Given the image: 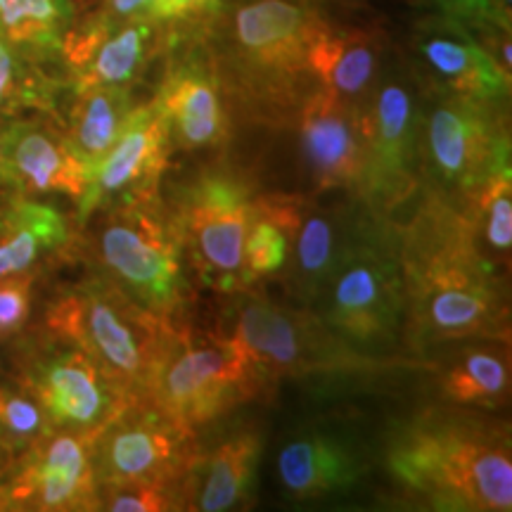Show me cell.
<instances>
[{
  "label": "cell",
  "mask_w": 512,
  "mask_h": 512,
  "mask_svg": "<svg viewBox=\"0 0 512 512\" xmlns=\"http://www.w3.org/2000/svg\"><path fill=\"white\" fill-rule=\"evenodd\" d=\"M38 275H8L0 278V339L8 342L27 328L34 313Z\"/></svg>",
  "instance_id": "34"
},
{
  "label": "cell",
  "mask_w": 512,
  "mask_h": 512,
  "mask_svg": "<svg viewBox=\"0 0 512 512\" xmlns=\"http://www.w3.org/2000/svg\"><path fill=\"white\" fill-rule=\"evenodd\" d=\"M439 389L456 406H503L510 394L508 344L477 339L458 349L439 370Z\"/></svg>",
  "instance_id": "26"
},
{
  "label": "cell",
  "mask_w": 512,
  "mask_h": 512,
  "mask_svg": "<svg viewBox=\"0 0 512 512\" xmlns=\"http://www.w3.org/2000/svg\"><path fill=\"white\" fill-rule=\"evenodd\" d=\"M72 3L76 5V10H79V12H88V10L98 8L100 0H72Z\"/></svg>",
  "instance_id": "39"
},
{
  "label": "cell",
  "mask_w": 512,
  "mask_h": 512,
  "mask_svg": "<svg viewBox=\"0 0 512 512\" xmlns=\"http://www.w3.org/2000/svg\"><path fill=\"white\" fill-rule=\"evenodd\" d=\"M254 192L228 169H204L169 204L185 259L197 278L221 294L242 290V249L254 214Z\"/></svg>",
  "instance_id": "11"
},
{
  "label": "cell",
  "mask_w": 512,
  "mask_h": 512,
  "mask_svg": "<svg viewBox=\"0 0 512 512\" xmlns=\"http://www.w3.org/2000/svg\"><path fill=\"white\" fill-rule=\"evenodd\" d=\"M93 439L50 432L0 467V510L91 512L100 510Z\"/></svg>",
  "instance_id": "14"
},
{
  "label": "cell",
  "mask_w": 512,
  "mask_h": 512,
  "mask_svg": "<svg viewBox=\"0 0 512 512\" xmlns=\"http://www.w3.org/2000/svg\"><path fill=\"white\" fill-rule=\"evenodd\" d=\"M503 105L427 86L418 105L420 188L460 209L508 166L510 126Z\"/></svg>",
  "instance_id": "7"
},
{
  "label": "cell",
  "mask_w": 512,
  "mask_h": 512,
  "mask_svg": "<svg viewBox=\"0 0 512 512\" xmlns=\"http://www.w3.org/2000/svg\"><path fill=\"white\" fill-rule=\"evenodd\" d=\"M171 152L174 147H171L169 131L155 102L133 107L117 143L95 166L88 188L81 202L76 204L79 228L95 211L143 200L159 192Z\"/></svg>",
  "instance_id": "16"
},
{
  "label": "cell",
  "mask_w": 512,
  "mask_h": 512,
  "mask_svg": "<svg viewBox=\"0 0 512 512\" xmlns=\"http://www.w3.org/2000/svg\"><path fill=\"white\" fill-rule=\"evenodd\" d=\"M287 235L280 223L254 197V214L249 221L245 249H242V290L256 280L278 275L287 264Z\"/></svg>",
  "instance_id": "32"
},
{
  "label": "cell",
  "mask_w": 512,
  "mask_h": 512,
  "mask_svg": "<svg viewBox=\"0 0 512 512\" xmlns=\"http://www.w3.org/2000/svg\"><path fill=\"white\" fill-rule=\"evenodd\" d=\"M91 171L64 136L62 119L50 112L12 117L5 138V188L29 197H69L81 202Z\"/></svg>",
  "instance_id": "19"
},
{
  "label": "cell",
  "mask_w": 512,
  "mask_h": 512,
  "mask_svg": "<svg viewBox=\"0 0 512 512\" xmlns=\"http://www.w3.org/2000/svg\"><path fill=\"white\" fill-rule=\"evenodd\" d=\"M162 24L150 17L112 22L98 10L76 17L64 36L60 62L72 91L128 88L143 79L147 64L162 48Z\"/></svg>",
  "instance_id": "15"
},
{
  "label": "cell",
  "mask_w": 512,
  "mask_h": 512,
  "mask_svg": "<svg viewBox=\"0 0 512 512\" xmlns=\"http://www.w3.org/2000/svg\"><path fill=\"white\" fill-rule=\"evenodd\" d=\"M280 489L294 501L347 491L361 477V460L344 439L328 432L294 434L275 460Z\"/></svg>",
  "instance_id": "25"
},
{
  "label": "cell",
  "mask_w": 512,
  "mask_h": 512,
  "mask_svg": "<svg viewBox=\"0 0 512 512\" xmlns=\"http://www.w3.org/2000/svg\"><path fill=\"white\" fill-rule=\"evenodd\" d=\"M318 316L363 351H384L403 332L396 223L366 209L320 292Z\"/></svg>",
  "instance_id": "6"
},
{
  "label": "cell",
  "mask_w": 512,
  "mask_h": 512,
  "mask_svg": "<svg viewBox=\"0 0 512 512\" xmlns=\"http://www.w3.org/2000/svg\"><path fill=\"white\" fill-rule=\"evenodd\" d=\"M152 102L162 114L174 150H216L228 143L226 95L207 46L190 48L169 62Z\"/></svg>",
  "instance_id": "18"
},
{
  "label": "cell",
  "mask_w": 512,
  "mask_h": 512,
  "mask_svg": "<svg viewBox=\"0 0 512 512\" xmlns=\"http://www.w3.org/2000/svg\"><path fill=\"white\" fill-rule=\"evenodd\" d=\"M233 337L268 382L306 375H370L401 366L339 337L318 313L290 309L240 290Z\"/></svg>",
  "instance_id": "10"
},
{
  "label": "cell",
  "mask_w": 512,
  "mask_h": 512,
  "mask_svg": "<svg viewBox=\"0 0 512 512\" xmlns=\"http://www.w3.org/2000/svg\"><path fill=\"white\" fill-rule=\"evenodd\" d=\"M297 117L304 162L316 190H347L356 195L366 159L361 110L316 88Z\"/></svg>",
  "instance_id": "21"
},
{
  "label": "cell",
  "mask_w": 512,
  "mask_h": 512,
  "mask_svg": "<svg viewBox=\"0 0 512 512\" xmlns=\"http://www.w3.org/2000/svg\"><path fill=\"white\" fill-rule=\"evenodd\" d=\"M271 387L233 335L178 325L143 401L197 432Z\"/></svg>",
  "instance_id": "8"
},
{
  "label": "cell",
  "mask_w": 512,
  "mask_h": 512,
  "mask_svg": "<svg viewBox=\"0 0 512 512\" xmlns=\"http://www.w3.org/2000/svg\"><path fill=\"white\" fill-rule=\"evenodd\" d=\"M413 48L430 74V86L465 98L508 102L510 72L463 27V19L451 15L422 19L413 31Z\"/></svg>",
  "instance_id": "20"
},
{
  "label": "cell",
  "mask_w": 512,
  "mask_h": 512,
  "mask_svg": "<svg viewBox=\"0 0 512 512\" xmlns=\"http://www.w3.org/2000/svg\"><path fill=\"white\" fill-rule=\"evenodd\" d=\"M264 439L259 432L228 434L219 444L197 448L181 482V508L200 512H226L254 501Z\"/></svg>",
  "instance_id": "23"
},
{
  "label": "cell",
  "mask_w": 512,
  "mask_h": 512,
  "mask_svg": "<svg viewBox=\"0 0 512 512\" xmlns=\"http://www.w3.org/2000/svg\"><path fill=\"white\" fill-rule=\"evenodd\" d=\"M422 190L413 216L396 223L403 278V332L413 351L434 344L510 342V302L498 273L479 252L463 211Z\"/></svg>",
  "instance_id": "1"
},
{
  "label": "cell",
  "mask_w": 512,
  "mask_h": 512,
  "mask_svg": "<svg viewBox=\"0 0 512 512\" xmlns=\"http://www.w3.org/2000/svg\"><path fill=\"white\" fill-rule=\"evenodd\" d=\"M256 200L287 235L290 254L283 268L287 292L313 306L351 238L358 216L304 195H259Z\"/></svg>",
  "instance_id": "17"
},
{
  "label": "cell",
  "mask_w": 512,
  "mask_h": 512,
  "mask_svg": "<svg viewBox=\"0 0 512 512\" xmlns=\"http://www.w3.org/2000/svg\"><path fill=\"white\" fill-rule=\"evenodd\" d=\"M46 64L0 38V119L24 112L57 114V95L67 81L57 79Z\"/></svg>",
  "instance_id": "30"
},
{
  "label": "cell",
  "mask_w": 512,
  "mask_h": 512,
  "mask_svg": "<svg viewBox=\"0 0 512 512\" xmlns=\"http://www.w3.org/2000/svg\"><path fill=\"white\" fill-rule=\"evenodd\" d=\"M79 17L72 0H0V38L43 62L60 60L67 31Z\"/></svg>",
  "instance_id": "28"
},
{
  "label": "cell",
  "mask_w": 512,
  "mask_h": 512,
  "mask_svg": "<svg viewBox=\"0 0 512 512\" xmlns=\"http://www.w3.org/2000/svg\"><path fill=\"white\" fill-rule=\"evenodd\" d=\"M43 328L86 351L143 401L178 323L147 311L100 271L60 283L43 304Z\"/></svg>",
  "instance_id": "4"
},
{
  "label": "cell",
  "mask_w": 512,
  "mask_h": 512,
  "mask_svg": "<svg viewBox=\"0 0 512 512\" xmlns=\"http://www.w3.org/2000/svg\"><path fill=\"white\" fill-rule=\"evenodd\" d=\"M55 432L43 408L17 382H0V467Z\"/></svg>",
  "instance_id": "31"
},
{
  "label": "cell",
  "mask_w": 512,
  "mask_h": 512,
  "mask_svg": "<svg viewBox=\"0 0 512 512\" xmlns=\"http://www.w3.org/2000/svg\"><path fill=\"white\" fill-rule=\"evenodd\" d=\"M216 5L219 0H155V5L150 8V19L159 24L190 22L207 10H214Z\"/></svg>",
  "instance_id": "36"
},
{
  "label": "cell",
  "mask_w": 512,
  "mask_h": 512,
  "mask_svg": "<svg viewBox=\"0 0 512 512\" xmlns=\"http://www.w3.org/2000/svg\"><path fill=\"white\" fill-rule=\"evenodd\" d=\"M83 226H91L88 247L102 275L155 316H183L192 299L188 259L162 192L95 211Z\"/></svg>",
  "instance_id": "5"
},
{
  "label": "cell",
  "mask_w": 512,
  "mask_h": 512,
  "mask_svg": "<svg viewBox=\"0 0 512 512\" xmlns=\"http://www.w3.org/2000/svg\"><path fill=\"white\" fill-rule=\"evenodd\" d=\"M195 432L176 425L147 401H136L102 430L91 444L98 489L150 484L174 489L195 458Z\"/></svg>",
  "instance_id": "13"
},
{
  "label": "cell",
  "mask_w": 512,
  "mask_h": 512,
  "mask_svg": "<svg viewBox=\"0 0 512 512\" xmlns=\"http://www.w3.org/2000/svg\"><path fill=\"white\" fill-rule=\"evenodd\" d=\"M311 0H242L211 24L209 57L223 95L256 121L278 124L316 91L309 55L325 27Z\"/></svg>",
  "instance_id": "2"
},
{
  "label": "cell",
  "mask_w": 512,
  "mask_h": 512,
  "mask_svg": "<svg viewBox=\"0 0 512 512\" xmlns=\"http://www.w3.org/2000/svg\"><path fill=\"white\" fill-rule=\"evenodd\" d=\"M384 53V36L373 29L332 27L328 22L313 43L309 67L318 88L363 110L373 91Z\"/></svg>",
  "instance_id": "24"
},
{
  "label": "cell",
  "mask_w": 512,
  "mask_h": 512,
  "mask_svg": "<svg viewBox=\"0 0 512 512\" xmlns=\"http://www.w3.org/2000/svg\"><path fill=\"white\" fill-rule=\"evenodd\" d=\"M79 230L53 202L22 192L0 195V278L41 275L74 254Z\"/></svg>",
  "instance_id": "22"
},
{
  "label": "cell",
  "mask_w": 512,
  "mask_h": 512,
  "mask_svg": "<svg viewBox=\"0 0 512 512\" xmlns=\"http://www.w3.org/2000/svg\"><path fill=\"white\" fill-rule=\"evenodd\" d=\"M344 3H351V0H344Z\"/></svg>",
  "instance_id": "40"
},
{
  "label": "cell",
  "mask_w": 512,
  "mask_h": 512,
  "mask_svg": "<svg viewBox=\"0 0 512 512\" xmlns=\"http://www.w3.org/2000/svg\"><path fill=\"white\" fill-rule=\"evenodd\" d=\"M387 467L396 484L432 508L512 510L510 437L501 422L427 411L394 434Z\"/></svg>",
  "instance_id": "3"
},
{
  "label": "cell",
  "mask_w": 512,
  "mask_h": 512,
  "mask_svg": "<svg viewBox=\"0 0 512 512\" xmlns=\"http://www.w3.org/2000/svg\"><path fill=\"white\" fill-rule=\"evenodd\" d=\"M446 15L456 19H494L510 31V0H434Z\"/></svg>",
  "instance_id": "35"
},
{
  "label": "cell",
  "mask_w": 512,
  "mask_h": 512,
  "mask_svg": "<svg viewBox=\"0 0 512 512\" xmlns=\"http://www.w3.org/2000/svg\"><path fill=\"white\" fill-rule=\"evenodd\" d=\"M72 93V105H69L67 117L62 119L64 136L93 174L100 159L117 143L128 114L136 107V100L128 88L98 86Z\"/></svg>",
  "instance_id": "27"
},
{
  "label": "cell",
  "mask_w": 512,
  "mask_h": 512,
  "mask_svg": "<svg viewBox=\"0 0 512 512\" xmlns=\"http://www.w3.org/2000/svg\"><path fill=\"white\" fill-rule=\"evenodd\" d=\"M463 216L470 223L472 235L484 259L498 273L508 275L512 249V176L510 164L494 176L467 200Z\"/></svg>",
  "instance_id": "29"
},
{
  "label": "cell",
  "mask_w": 512,
  "mask_h": 512,
  "mask_svg": "<svg viewBox=\"0 0 512 512\" xmlns=\"http://www.w3.org/2000/svg\"><path fill=\"white\" fill-rule=\"evenodd\" d=\"M155 5V0H100L98 10L112 22H126V19L136 17H150V8Z\"/></svg>",
  "instance_id": "37"
},
{
  "label": "cell",
  "mask_w": 512,
  "mask_h": 512,
  "mask_svg": "<svg viewBox=\"0 0 512 512\" xmlns=\"http://www.w3.org/2000/svg\"><path fill=\"white\" fill-rule=\"evenodd\" d=\"M12 117L0 119V188H5V138H8V124Z\"/></svg>",
  "instance_id": "38"
},
{
  "label": "cell",
  "mask_w": 512,
  "mask_h": 512,
  "mask_svg": "<svg viewBox=\"0 0 512 512\" xmlns=\"http://www.w3.org/2000/svg\"><path fill=\"white\" fill-rule=\"evenodd\" d=\"M10 380L34 399L60 432L95 439L136 399L86 351L55 332L27 330L8 339Z\"/></svg>",
  "instance_id": "9"
},
{
  "label": "cell",
  "mask_w": 512,
  "mask_h": 512,
  "mask_svg": "<svg viewBox=\"0 0 512 512\" xmlns=\"http://www.w3.org/2000/svg\"><path fill=\"white\" fill-rule=\"evenodd\" d=\"M363 178L356 200L368 211L392 219L396 209L420 192L418 100L413 83L401 72L377 74L361 110Z\"/></svg>",
  "instance_id": "12"
},
{
  "label": "cell",
  "mask_w": 512,
  "mask_h": 512,
  "mask_svg": "<svg viewBox=\"0 0 512 512\" xmlns=\"http://www.w3.org/2000/svg\"><path fill=\"white\" fill-rule=\"evenodd\" d=\"M100 510L112 512H166L183 510L181 498L174 489L150 484H131V486H110V489H98Z\"/></svg>",
  "instance_id": "33"
}]
</instances>
